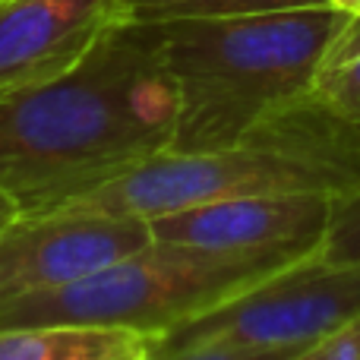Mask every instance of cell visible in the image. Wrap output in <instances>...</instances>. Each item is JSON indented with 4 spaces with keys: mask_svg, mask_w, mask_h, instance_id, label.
<instances>
[{
    "mask_svg": "<svg viewBox=\"0 0 360 360\" xmlns=\"http://www.w3.org/2000/svg\"><path fill=\"white\" fill-rule=\"evenodd\" d=\"M335 199L329 193L237 196L149 218V231L152 240L202 250H316Z\"/></svg>",
    "mask_w": 360,
    "mask_h": 360,
    "instance_id": "6",
    "label": "cell"
},
{
    "mask_svg": "<svg viewBox=\"0 0 360 360\" xmlns=\"http://www.w3.org/2000/svg\"><path fill=\"white\" fill-rule=\"evenodd\" d=\"M19 218V205L13 196H6V193H0V234H4L6 228H10L13 221Z\"/></svg>",
    "mask_w": 360,
    "mask_h": 360,
    "instance_id": "15",
    "label": "cell"
},
{
    "mask_svg": "<svg viewBox=\"0 0 360 360\" xmlns=\"http://www.w3.org/2000/svg\"><path fill=\"white\" fill-rule=\"evenodd\" d=\"M310 95L332 114L360 127V57L326 67L313 82Z\"/></svg>",
    "mask_w": 360,
    "mask_h": 360,
    "instance_id": "11",
    "label": "cell"
},
{
    "mask_svg": "<svg viewBox=\"0 0 360 360\" xmlns=\"http://www.w3.org/2000/svg\"><path fill=\"white\" fill-rule=\"evenodd\" d=\"M316 256L326 262H360V186L335 199Z\"/></svg>",
    "mask_w": 360,
    "mask_h": 360,
    "instance_id": "10",
    "label": "cell"
},
{
    "mask_svg": "<svg viewBox=\"0 0 360 360\" xmlns=\"http://www.w3.org/2000/svg\"><path fill=\"white\" fill-rule=\"evenodd\" d=\"M313 360H360V316L351 319L342 332L310 348Z\"/></svg>",
    "mask_w": 360,
    "mask_h": 360,
    "instance_id": "13",
    "label": "cell"
},
{
    "mask_svg": "<svg viewBox=\"0 0 360 360\" xmlns=\"http://www.w3.org/2000/svg\"><path fill=\"white\" fill-rule=\"evenodd\" d=\"M326 4H332V6H338V10H345V13H354L360 10V0H326Z\"/></svg>",
    "mask_w": 360,
    "mask_h": 360,
    "instance_id": "16",
    "label": "cell"
},
{
    "mask_svg": "<svg viewBox=\"0 0 360 360\" xmlns=\"http://www.w3.org/2000/svg\"><path fill=\"white\" fill-rule=\"evenodd\" d=\"M326 0H127L124 19L130 22H174V19H231L256 13L319 6Z\"/></svg>",
    "mask_w": 360,
    "mask_h": 360,
    "instance_id": "9",
    "label": "cell"
},
{
    "mask_svg": "<svg viewBox=\"0 0 360 360\" xmlns=\"http://www.w3.org/2000/svg\"><path fill=\"white\" fill-rule=\"evenodd\" d=\"M304 351L285 348H243V345H196L174 354H155L152 360H294Z\"/></svg>",
    "mask_w": 360,
    "mask_h": 360,
    "instance_id": "12",
    "label": "cell"
},
{
    "mask_svg": "<svg viewBox=\"0 0 360 360\" xmlns=\"http://www.w3.org/2000/svg\"><path fill=\"white\" fill-rule=\"evenodd\" d=\"M124 4H127V0H124Z\"/></svg>",
    "mask_w": 360,
    "mask_h": 360,
    "instance_id": "19",
    "label": "cell"
},
{
    "mask_svg": "<svg viewBox=\"0 0 360 360\" xmlns=\"http://www.w3.org/2000/svg\"><path fill=\"white\" fill-rule=\"evenodd\" d=\"M155 342L120 326H13L0 329V360H152Z\"/></svg>",
    "mask_w": 360,
    "mask_h": 360,
    "instance_id": "8",
    "label": "cell"
},
{
    "mask_svg": "<svg viewBox=\"0 0 360 360\" xmlns=\"http://www.w3.org/2000/svg\"><path fill=\"white\" fill-rule=\"evenodd\" d=\"M294 360H313V354H310V351H304V354H300V357H294Z\"/></svg>",
    "mask_w": 360,
    "mask_h": 360,
    "instance_id": "17",
    "label": "cell"
},
{
    "mask_svg": "<svg viewBox=\"0 0 360 360\" xmlns=\"http://www.w3.org/2000/svg\"><path fill=\"white\" fill-rule=\"evenodd\" d=\"M360 57V10L354 16L348 19V25H345V32L338 35V41L332 44L329 57H326V67H335V63H345V60H354ZM323 67V70H326Z\"/></svg>",
    "mask_w": 360,
    "mask_h": 360,
    "instance_id": "14",
    "label": "cell"
},
{
    "mask_svg": "<svg viewBox=\"0 0 360 360\" xmlns=\"http://www.w3.org/2000/svg\"><path fill=\"white\" fill-rule=\"evenodd\" d=\"M149 243L146 218L79 209L19 212L0 234V304L67 288Z\"/></svg>",
    "mask_w": 360,
    "mask_h": 360,
    "instance_id": "5",
    "label": "cell"
},
{
    "mask_svg": "<svg viewBox=\"0 0 360 360\" xmlns=\"http://www.w3.org/2000/svg\"><path fill=\"white\" fill-rule=\"evenodd\" d=\"M0 4H4V0H0Z\"/></svg>",
    "mask_w": 360,
    "mask_h": 360,
    "instance_id": "18",
    "label": "cell"
},
{
    "mask_svg": "<svg viewBox=\"0 0 360 360\" xmlns=\"http://www.w3.org/2000/svg\"><path fill=\"white\" fill-rule=\"evenodd\" d=\"M124 19V0H4L0 92L76 67Z\"/></svg>",
    "mask_w": 360,
    "mask_h": 360,
    "instance_id": "7",
    "label": "cell"
},
{
    "mask_svg": "<svg viewBox=\"0 0 360 360\" xmlns=\"http://www.w3.org/2000/svg\"><path fill=\"white\" fill-rule=\"evenodd\" d=\"M174 127L158 29L120 19L76 67L0 92V193L22 215L54 209L168 152Z\"/></svg>",
    "mask_w": 360,
    "mask_h": 360,
    "instance_id": "1",
    "label": "cell"
},
{
    "mask_svg": "<svg viewBox=\"0 0 360 360\" xmlns=\"http://www.w3.org/2000/svg\"><path fill=\"white\" fill-rule=\"evenodd\" d=\"M357 316L360 262H326L313 250L250 291L165 332L155 342V354L196 345L310 351Z\"/></svg>",
    "mask_w": 360,
    "mask_h": 360,
    "instance_id": "4",
    "label": "cell"
},
{
    "mask_svg": "<svg viewBox=\"0 0 360 360\" xmlns=\"http://www.w3.org/2000/svg\"><path fill=\"white\" fill-rule=\"evenodd\" d=\"M351 13L332 4L231 19H174L158 29L177 92L171 152L237 146L307 95Z\"/></svg>",
    "mask_w": 360,
    "mask_h": 360,
    "instance_id": "2",
    "label": "cell"
},
{
    "mask_svg": "<svg viewBox=\"0 0 360 360\" xmlns=\"http://www.w3.org/2000/svg\"><path fill=\"white\" fill-rule=\"evenodd\" d=\"M310 253L300 247L202 250L152 240L67 288L0 304V329L82 323L162 338L174 326L215 310Z\"/></svg>",
    "mask_w": 360,
    "mask_h": 360,
    "instance_id": "3",
    "label": "cell"
}]
</instances>
